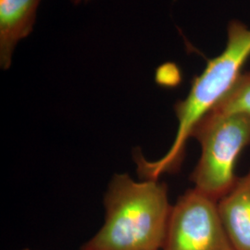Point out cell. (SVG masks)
Listing matches in <instances>:
<instances>
[{"instance_id": "cell-1", "label": "cell", "mask_w": 250, "mask_h": 250, "mask_svg": "<svg viewBox=\"0 0 250 250\" xmlns=\"http://www.w3.org/2000/svg\"><path fill=\"white\" fill-rule=\"evenodd\" d=\"M105 222L81 250H161L171 206L159 180L115 174L105 196Z\"/></svg>"}, {"instance_id": "cell-2", "label": "cell", "mask_w": 250, "mask_h": 250, "mask_svg": "<svg viewBox=\"0 0 250 250\" xmlns=\"http://www.w3.org/2000/svg\"><path fill=\"white\" fill-rule=\"evenodd\" d=\"M191 137L201 147L200 159L191 175L194 188L219 201L238 179L235 165L250 144V115L208 111L195 126Z\"/></svg>"}, {"instance_id": "cell-3", "label": "cell", "mask_w": 250, "mask_h": 250, "mask_svg": "<svg viewBox=\"0 0 250 250\" xmlns=\"http://www.w3.org/2000/svg\"><path fill=\"white\" fill-rule=\"evenodd\" d=\"M161 250H235L218 201L195 188L179 197L171 208Z\"/></svg>"}, {"instance_id": "cell-4", "label": "cell", "mask_w": 250, "mask_h": 250, "mask_svg": "<svg viewBox=\"0 0 250 250\" xmlns=\"http://www.w3.org/2000/svg\"><path fill=\"white\" fill-rule=\"evenodd\" d=\"M41 0H0V64L9 68L19 41L32 32Z\"/></svg>"}, {"instance_id": "cell-5", "label": "cell", "mask_w": 250, "mask_h": 250, "mask_svg": "<svg viewBox=\"0 0 250 250\" xmlns=\"http://www.w3.org/2000/svg\"><path fill=\"white\" fill-rule=\"evenodd\" d=\"M218 208L234 250H250V170L218 201Z\"/></svg>"}, {"instance_id": "cell-6", "label": "cell", "mask_w": 250, "mask_h": 250, "mask_svg": "<svg viewBox=\"0 0 250 250\" xmlns=\"http://www.w3.org/2000/svg\"><path fill=\"white\" fill-rule=\"evenodd\" d=\"M209 111L219 114L250 115V72L242 73L231 90Z\"/></svg>"}, {"instance_id": "cell-7", "label": "cell", "mask_w": 250, "mask_h": 250, "mask_svg": "<svg viewBox=\"0 0 250 250\" xmlns=\"http://www.w3.org/2000/svg\"><path fill=\"white\" fill-rule=\"evenodd\" d=\"M73 2H75V3H80L82 1H83V0H72ZM84 1H86V0H84Z\"/></svg>"}, {"instance_id": "cell-8", "label": "cell", "mask_w": 250, "mask_h": 250, "mask_svg": "<svg viewBox=\"0 0 250 250\" xmlns=\"http://www.w3.org/2000/svg\"><path fill=\"white\" fill-rule=\"evenodd\" d=\"M29 250V249H25V250Z\"/></svg>"}]
</instances>
